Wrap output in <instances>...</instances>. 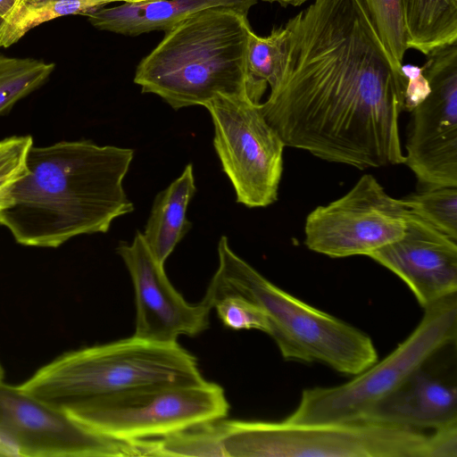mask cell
Wrapping results in <instances>:
<instances>
[{
    "label": "cell",
    "instance_id": "31",
    "mask_svg": "<svg viewBox=\"0 0 457 457\" xmlns=\"http://www.w3.org/2000/svg\"><path fill=\"white\" fill-rule=\"evenodd\" d=\"M4 370L0 363V383L4 382Z\"/></svg>",
    "mask_w": 457,
    "mask_h": 457
},
{
    "label": "cell",
    "instance_id": "23",
    "mask_svg": "<svg viewBox=\"0 0 457 457\" xmlns=\"http://www.w3.org/2000/svg\"><path fill=\"white\" fill-rule=\"evenodd\" d=\"M402 200L409 212L457 241V187H424Z\"/></svg>",
    "mask_w": 457,
    "mask_h": 457
},
{
    "label": "cell",
    "instance_id": "1",
    "mask_svg": "<svg viewBox=\"0 0 457 457\" xmlns=\"http://www.w3.org/2000/svg\"><path fill=\"white\" fill-rule=\"evenodd\" d=\"M285 24L282 75L260 104L284 145L361 170L403 163L406 79L361 0H312Z\"/></svg>",
    "mask_w": 457,
    "mask_h": 457
},
{
    "label": "cell",
    "instance_id": "11",
    "mask_svg": "<svg viewBox=\"0 0 457 457\" xmlns=\"http://www.w3.org/2000/svg\"><path fill=\"white\" fill-rule=\"evenodd\" d=\"M0 456H139V445L91 430L17 386L1 382Z\"/></svg>",
    "mask_w": 457,
    "mask_h": 457
},
{
    "label": "cell",
    "instance_id": "17",
    "mask_svg": "<svg viewBox=\"0 0 457 457\" xmlns=\"http://www.w3.org/2000/svg\"><path fill=\"white\" fill-rule=\"evenodd\" d=\"M195 192L193 165L188 163L179 177L159 192L154 200L142 235L151 253L161 264L164 265L192 227L186 213Z\"/></svg>",
    "mask_w": 457,
    "mask_h": 457
},
{
    "label": "cell",
    "instance_id": "16",
    "mask_svg": "<svg viewBox=\"0 0 457 457\" xmlns=\"http://www.w3.org/2000/svg\"><path fill=\"white\" fill-rule=\"evenodd\" d=\"M259 0H153L123 3L86 15L97 29L136 37L155 30L167 31L199 11L228 6L249 12Z\"/></svg>",
    "mask_w": 457,
    "mask_h": 457
},
{
    "label": "cell",
    "instance_id": "22",
    "mask_svg": "<svg viewBox=\"0 0 457 457\" xmlns=\"http://www.w3.org/2000/svg\"><path fill=\"white\" fill-rule=\"evenodd\" d=\"M220 421L201 423L162 437L149 438L150 456L226 457Z\"/></svg>",
    "mask_w": 457,
    "mask_h": 457
},
{
    "label": "cell",
    "instance_id": "33",
    "mask_svg": "<svg viewBox=\"0 0 457 457\" xmlns=\"http://www.w3.org/2000/svg\"><path fill=\"white\" fill-rule=\"evenodd\" d=\"M1 21H2V19L0 18V23H1Z\"/></svg>",
    "mask_w": 457,
    "mask_h": 457
},
{
    "label": "cell",
    "instance_id": "20",
    "mask_svg": "<svg viewBox=\"0 0 457 457\" xmlns=\"http://www.w3.org/2000/svg\"><path fill=\"white\" fill-rule=\"evenodd\" d=\"M287 27L273 28L267 36L251 31L246 54V96L253 104H261L268 86L279 81L286 59Z\"/></svg>",
    "mask_w": 457,
    "mask_h": 457
},
{
    "label": "cell",
    "instance_id": "32",
    "mask_svg": "<svg viewBox=\"0 0 457 457\" xmlns=\"http://www.w3.org/2000/svg\"><path fill=\"white\" fill-rule=\"evenodd\" d=\"M30 1H37V0H19V1L17 2V4H20V3H25V2H30ZM16 4H15V5H16Z\"/></svg>",
    "mask_w": 457,
    "mask_h": 457
},
{
    "label": "cell",
    "instance_id": "5",
    "mask_svg": "<svg viewBox=\"0 0 457 457\" xmlns=\"http://www.w3.org/2000/svg\"><path fill=\"white\" fill-rule=\"evenodd\" d=\"M218 256L210 285L216 294H239L259 305L269 320L268 335L286 360L321 362L345 375H357L378 361L368 335L272 284L231 249L225 236Z\"/></svg>",
    "mask_w": 457,
    "mask_h": 457
},
{
    "label": "cell",
    "instance_id": "10",
    "mask_svg": "<svg viewBox=\"0 0 457 457\" xmlns=\"http://www.w3.org/2000/svg\"><path fill=\"white\" fill-rule=\"evenodd\" d=\"M408 214L402 199L365 174L343 196L307 215L304 245L331 258L369 256L403 236Z\"/></svg>",
    "mask_w": 457,
    "mask_h": 457
},
{
    "label": "cell",
    "instance_id": "30",
    "mask_svg": "<svg viewBox=\"0 0 457 457\" xmlns=\"http://www.w3.org/2000/svg\"><path fill=\"white\" fill-rule=\"evenodd\" d=\"M262 1L268 2L270 4H278L282 7H287L288 5L301 6L310 0H262Z\"/></svg>",
    "mask_w": 457,
    "mask_h": 457
},
{
    "label": "cell",
    "instance_id": "26",
    "mask_svg": "<svg viewBox=\"0 0 457 457\" xmlns=\"http://www.w3.org/2000/svg\"><path fill=\"white\" fill-rule=\"evenodd\" d=\"M31 136H12L0 140V210L11 199L14 185L26 174Z\"/></svg>",
    "mask_w": 457,
    "mask_h": 457
},
{
    "label": "cell",
    "instance_id": "9",
    "mask_svg": "<svg viewBox=\"0 0 457 457\" xmlns=\"http://www.w3.org/2000/svg\"><path fill=\"white\" fill-rule=\"evenodd\" d=\"M204 107L213 127V145L237 202L248 208L278 200L286 146L264 118L260 104L246 96L219 95Z\"/></svg>",
    "mask_w": 457,
    "mask_h": 457
},
{
    "label": "cell",
    "instance_id": "2",
    "mask_svg": "<svg viewBox=\"0 0 457 457\" xmlns=\"http://www.w3.org/2000/svg\"><path fill=\"white\" fill-rule=\"evenodd\" d=\"M131 148L90 140L31 146L26 174L14 185L0 225L25 246L56 248L69 239L105 233L134 211L123 180Z\"/></svg>",
    "mask_w": 457,
    "mask_h": 457
},
{
    "label": "cell",
    "instance_id": "3",
    "mask_svg": "<svg viewBox=\"0 0 457 457\" xmlns=\"http://www.w3.org/2000/svg\"><path fill=\"white\" fill-rule=\"evenodd\" d=\"M248 12L217 6L191 14L139 62L134 82L174 110L204 106L219 95L246 96Z\"/></svg>",
    "mask_w": 457,
    "mask_h": 457
},
{
    "label": "cell",
    "instance_id": "29",
    "mask_svg": "<svg viewBox=\"0 0 457 457\" xmlns=\"http://www.w3.org/2000/svg\"><path fill=\"white\" fill-rule=\"evenodd\" d=\"M19 0H0V18L4 19Z\"/></svg>",
    "mask_w": 457,
    "mask_h": 457
},
{
    "label": "cell",
    "instance_id": "7",
    "mask_svg": "<svg viewBox=\"0 0 457 457\" xmlns=\"http://www.w3.org/2000/svg\"><path fill=\"white\" fill-rule=\"evenodd\" d=\"M456 336L457 295L453 294L425 308L413 332L353 379L340 386L305 389L297 408L284 420L295 424L362 421L375 404L436 350L455 342Z\"/></svg>",
    "mask_w": 457,
    "mask_h": 457
},
{
    "label": "cell",
    "instance_id": "8",
    "mask_svg": "<svg viewBox=\"0 0 457 457\" xmlns=\"http://www.w3.org/2000/svg\"><path fill=\"white\" fill-rule=\"evenodd\" d=\"M60 410L102 435L137 441L222 420L229 404L220 385L204 380L138 387L73 403Z\"/></svg>",
    "mask_w": 457,
    "mask_h": 457
},
{
    "label": "cell",
    "instance_id": "18",
    "mask_svg": "<svg viewBox=\"0 0 457 457\" xmlns=\"http://www.w3.org/2000/svg\"><path fill=\"white\" fill-rule=\"evenodd\" d=\"M408 49L427 55L457 43V0H403Z\"/></svg>",
    "mask_w": 457,
    "mask_h": 457
},
{
    "label": "cell",
    "instance_id": "19",
    "mask_svg": "<svg viewBox=\"0 0 457 457\" xmlns=\"http://www.w3.org/2000/svg\"><path fill=\"white\" fill-rule=\"evenodd\" d=\"M153 0H37L17 4L0 23V48L19 42L29 31L54 19L84 15L106 5Z\"/></svg>",
    "mask_w": 457,
    "mask_h": 457
},
{
    "label": "cell",
    "instance_id": "25",
    "mask_svg": "<svg viewBox=\"0 0 457 457\" xmlns=\"http://www.w3.org/2000/svg\"><path fill=\"white\" fill-rule=\"evenodd\" d=\"M213 308L227 328L236 330L258 329L269 333L270 324L263 310L239 294L215 293Z\"/></svg>",
    "mask_w": 457,
    "mask_h": 457
},
{
    "label": "cell",
    "instance_id": "21",
    "mask_svg": "<svg viewBox=\"0 0 457 457\" xmlns=\"http://www.w3.org/2000/svg\"><path fill=\"white\" fill-rule=\"evenodd\" d=\"M54 68V62L0 54V114L45 84Z\"/></svg>",
    "mask_w": 457,
    "mask_h": 457
},
{
    "label": "cell",
    "instance_id": "12",
    "mask_svg": "<svg viewBox=\"0 0 457 457\" xmlns=\"http://www.w3.org/2000/svg\"><path fill=\"white\" fill-rule=\"evenodd\" d=\"M426 56L430 92L411 112L403 163L424 187H457V43Z\"/></svg>",
    "mask_w": 457,
    "mask_h": 457
},
{
    "label": "cell",
    "instance_id": "24",
    "mask_svg": "<svg viewBox=\"0 0 457 457\" xmlns=\"http://www.w3.org/2000/svg\"><path fill=\"white\" fill-rule=\"evenodd\" d=\"M368 15L398 70L408 50L403 0H361Z\"/></svg>",
    "mask_w": 457,
    "mask_h": 457
},
{
    "label": "cell",
    "instance_id": "13",
    "mask_svg": "<svg viewBox=\"0 0 457 457\" xmlns=\"http://www.w3.org/2000/svg\"><path fill=\"white\" fill-rule=\"evenodd\" d=\"M117 253L129 270L135 291L133 336L174 344L180 336H196L208 328L215 302L211 287L200 302H187L170 282L163 264L154 258L140 231H137L131 244L120 243Z\"/></svg>",
    "mask_w": 457,
    "mask_h": 457
},
{
    "label": "cell",
    "instance_id": "28",
    "mask_svg": "<svg viewBox=\"0 0 457 457\" xmlns=\"http://www.w3.org/2000/svg\"><path fill=\"white\" fill-rule=\"evenodd\" d=\"M428 457H457V421L436 428L429 436Z\"/></svg>",
    "mask_w": 457,
    "mask_h": 457
},
{
    "label": "cell",
    "instance_id": "15",
    "mask_svg": "<svg viewBox=\"0 0 457 457\" xmlns=\"http://www.w3.org/2000/svg\"><path fill=\"white\" fill-rule=\"evenodd\" d=\"M428 306L457 292V241L409 212L403 236L369 254Z\"/></svg>",
    "mask_w": 457,
    "mask_h": 457
},
{
    "label": "cell",
    "instance_id": "6",
    "mask_svg": "<svg viewBox=\"0 0 457 457\" xmlns=\"http://www.w3.org/2000/svg\"><path fill=\"white\" fill-rule=\"evenodd\" d=\"M226 457H428L429 436L370 421L220 420Z\"/></svg>",
    "mask_w": 457,
    "mask_h": 457
},
{
    "label": "cell",
    "instance_id": "27",
    "mask_svg": "<svg viewBox=\"0 0 457 457\" xmlns=\"http://www.w3.org/2000/svg\"><path fill=\"white\" fill-rule=\"evenodd\" d=\"M400 71L406 79L403 110L411 112L428 96L429 83L420 66L403 63Z\"/></svg>",
    "mask_w": 457,
    "mask_h": 457
},
{
    "label": "cell",
    "instance_id": "4",
    "mask_svg": "<svg viewBox=\"0 0 457 457\" xmlns=\"http://www.w3.org/2000/svg\"><path fill=\"white\" fill-rule=\"evenodd\" d=\"M196 358L178 343L135 336L65 352L17 387L56 409L138 387L204 381Z\"/></svg>",
    "mask_w": 457,
    "mask_h": 457
},
{
    "label": "cell",
    "instance_id": "14",
    "mask_svg": "<svg viewBox=\"0 0 457 457\" xmlns=\"http://www.w3.org/2000/svg\"><path fill=\"white\" fill-rule=\"evenodd\" d=\"M455 342L419 365L393 392L380 400L362 421L420 430L457 421Z\"/></svg>",
    "mask_w": 457,
    "mask_h": 457
}]
</instances>
